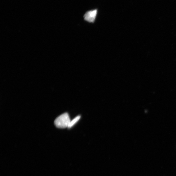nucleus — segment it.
<instances>
[{"label": "nucleus", "mask_w": 176, "mask_h": 176, "mask_svg": "<svg viewBox=\"0 0 176 176\" xmlns=\"http://www.w3.org/2000/svg\"><path fill=\"white\" fill-rule=\"evenodd\" d=\"M71 121L68 114L65 113L61 115L55 119L54 121V124L56 127L64 128H68Z\"/></svg>", "instance_id": "obj_1"}, {"label": "nucleus", "mask_w": 176, "mask_h": 176, "mask_svg": "<svg viewBox=\"0 0 176 176\" xmlns=\"http://www.w3.org/2000/svg\"><path fill=\"white\" fill-rule=\"evenodd\" d=\"M98 11L97 9L87 11L83 16L85 21L89 22H94L96 19Z\"/></svg>", "instance_id": "obj_2"}, {"label": "nucleus", "mask_w": 176, "mask_h": 176, "mask_svg": "<svg viewBox=\"0 0 176 176\" xmlns=\"http://www.w3.org/2000/svg\"><path fill=\"white\" fill-rule=\"evenodd\" d=\"M81 116H78L74 118L73 120L71 121L68 126V128H71L77 123L80 120Z\"/></svg>", "instance_id": "obj_3"}]
</instances>
